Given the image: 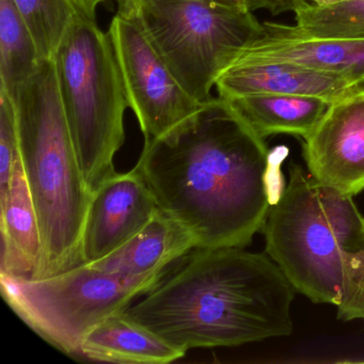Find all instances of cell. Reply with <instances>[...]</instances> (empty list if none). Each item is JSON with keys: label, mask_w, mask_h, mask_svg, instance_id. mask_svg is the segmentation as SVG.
<instances>
[{"label": "cell", "mask_w": 364, "mask_h": 364, "mask_svg": "<svg viewBox=\"0 0 364 364\" xmlns=\"http://www.w3.org/2000/svg\"><path fill=\"white\" fill-rule=\"evenodd\" d=\"M161 281L129 280L82 264L44 279L0 276L4 299L38 336L80 357L87 334Z\"/></svg>", "instance_id": "cell-7"}, {"label": "cell", "mask_w": 364, "mask_h": 364, "mask_svg": "<svg viewBox=\"0 0 364 364\" xmlns=\"http://www.w3.org/2000/svg\"><path fill=\"white\" fill-rule=\"evenodd\" d=\"M39 50L42 60L54 58L74 21L84 14L74 0H14Z\"/></svg>", "instance_id": "cell-18"}, {"label": "cell", "mask_w": 364, "mask_h": 364, "mask_svg": "<svg viewBox=\"0 0 364 364\" xmlns=\"http://www.w3.org/2000/svg\"><path fill=\"white\" fill-rule=\"evenodd\" d=\"M269 63L301 65L364 86V38L312 37L296 25L264 22L231 65Z\"/></svg>", "instance_id": "cell-11"}, {"label": "cell", "mask_w": 364, "mask_h": 364, "mask_svg": "<svg viewBox=\"0 0 364 364\" xmlns=\"http://www.w3.org/2000/svg\"><path fill=\"white\" fill-rule=\"evenodd\" d=\"M282 3L287 4L289 7V10H293V8L295 7L296 4L301 3V1H312L314 3L315 0H280Z\"/></svg>", "instance_id": "cell-26"}, {"label": "cell", "mask_w": 364, "mask_h": 364, "mask_svg": "<svg viewBox=\"0 0 364 364\" xmlns=\"http://www.w3.org/2000/svg\"><path fill=\"white\" fill-rule=\"evenodd\" d=\"M262 232L296 291L336 306L341 321H364V217L353 197L291 164Z\"/></svg>", "instance_id": "cell-3"}, {"label": "cell", "mask_w": 364, "mask_h": 364, "mask_svg": "<svg viewBox=\"0 0 364 364\" xmlns=\"http://www.w3.org/2000/svg\"><path fill=\"white\" fill-rule=\"evenodd\" d=\"M57 82L80 169L92 193L116 173L129 107L109 33L80 14L54 56Z\"/></svg>", "instance_id": "cell-5"}, {"label": "cell", "mask_w": 364, "mask_h": 364, "mask_svg": "<svg viewBox=\"0 0 364 364\" xmlns=\"http://www.w3.org/2000/svg\"><path fill=\"white\" fill-rule=\"evenodd\" d=\"M41 63L33 33L14 0H0V90L14 99Z\"/></svg>", "instance_id": "cell-17"}, {"label": "cell", "mask_w": 364, "mask_h": 364, "mask_svg": "<svg viewBox=\"0 0 364 364\" xmlns=\"http://www.w3.org/2000/svg\"><path fill=\"white\" fill-rule=\"evenodd\" d=\"M304 139L311 178L350 197L364 191V89L333 102Z\"/></svg>", "instance_id": "cell-9"}, {"label": "cell", "mask_w": 364, "mask_h": 364, "mask_svg": "<svg viewBox=\"0 0 364 364\" xmlns=\"http://www.w3.org/2000/svg\"><path fill=\"white\" fill-rule=\"evenodd\" d=\"M185 353L146 328L117 313L93 328L82 345L80 357L112 363H170Z\"/></svg>", "instance_id": "cell-15"}, {"label": "cell", "mask_w": 364, "mask_h": 364, "mask_svg": "<svg viewBox=\"0 0 364 364\" xmlns=\"http://www.w3.org/2000/svg\"><path fill=\"white\" fill-rule=\"evenodd\" d=\"M291 11L298 29L312 37L364 38V0L330 6L301 1Z\"/></svg>", "instance_id": "cell-19"}, {"label": "cell", "mask_w": 364, "mask_h": 364, "mask_svg": "<svg viewBox=\"0 0 364 364\" xmlns=\"http://www.w3.org/2000/svg\"><path fill=\"white\" fill-rule=\"evenodd\" d=\"M0 276L33 279L41 262V232L21 159L9 191L0 200Z\"/></svg>", "instance_id": "cell-14"}, {"label": "cell", "mask_w": 364, "mask_h": 364, "mask_svg": "<svg viewBox=\"0 0 364 364\" xmlns=\"http://www.w3.org/2000/svg\"><path fill=\"white\" fill-rule=\"evenodd\" d=\"M74 1L85 16L95 18L97 7L105 0H74Z\"/></svg>", "instance_id": "cell-22"}, {"label": "cell", "mask_w": 364, "mask_h": 364, "mask_svg": "<svg viewBox=\"0 0 364 364\" xmlns=\"http://www.w3.org/2000/svg\"><path fill=\"white\" fill-rule=\"evenodd\" d=\"M295 293L266 252L197 248L122 313L186 353L289 336Z\"/></svg>", "instance_id": "cell-2"}, {"label": "cell", "mask_w": 364, "mask_h": 364, "mask_svg": "<svg viewBox=\"0 0 364 364\" xmlns=\"http://www.w3.org/2000/svg\"><path fill=\"white\" fill-rule=\"evenodd\" d=\"M20 140L14 100L0 90V200L7 195L20 161Z\"/></svg>", "instance_id": "cell-20"}, {"label": "cell", "mask_w": 364, "mask_h": 364, "mask_svg": "<svg viewBox=\"0 0 364 364\" xmlns=\"http://www.w3.org/2000/svg\"><path fill=\"white\" fill-rule=\"evenodd\" d=\"M249 127L265 139L287 134L306 138L333 102L304 95H244L228 100Z\"/></svg>", "instance_id": "cell-16"}, {"label": "cell", "mask_w": 364, "mask_h": 364, "mask_svg": "<svg viewBox=\"0 0 364 364\" xmlns=\"http://www.w3.org/2000/svg\"><path fill=\"white\" fill-rule=\"evenodd\" d=\"M212 1L218 4V5L233 8V9L248 10L247 0H212Z\"/></svg>", "instance_id": "cell-23"}, {"label": "cell", "mask_w": 364, "mask_h": 364, "mask_svg": "<svg viewBox=\"0 0 364 364\" xmlns=\"http://www.w3.org/2000/svg\"><path fill=\"white\" fill-rule=\"evenodd\" d=\"M133 14L185 90L204 104L238 53L250 43L261 23L248 10L212 0H137Z\"/></svg>", "instance_id": "cell-6"}, {"label": "cell", "mask_w": 364, "mask_h": 364, "mask_svg": "<svg viewBox=\"0 0 364 364\" xmlns=\"http://www.w3.org/2000/svg\"><path fill=\"white\" fill-rule=\"evenodd\" d=\"M228 100L213 97L161 137L144 142L136 169L159 210L197 248H246L272 208V159Z\"/></svg>", "instance_id": "cell-1"}, {"label": "cell", "mask_w": 364, "mask_h": 364, "mask_svg": "<svg viewBox=\"0 0 364 364\" xmlns=\"http://www.w3.org/2000/svg\"><path fill=\"white\" fill-rule=\"evenodd\" d=\"M108 33L144 142L165 135L199 110L202 104L178 82L135 16L118 12Z\"/></svg>", "instance_id": "cell-8"}, {"label": "cell", "mask_w": 364, "mask_h": 364, "mask_svg": "<svg viewBox=\"0 0 364 364\" xmlns=\"http://www.w3.org/2000/svg\"><path fill=\"white\" fill-rule=\"evenodd\" d=\"M345 1H349V0H315V5L318 6H330L336 5V4L345 3Z\"/></svg>", "instance_id": "cell-25"}, {"label": "cell", "mask_w": 364, "mask_h": 364, "mask_svg": "<svg viewBox=\"0 0 364 364\" xmlns=\"http://www.w3.org/2000/svg\"><path fill=\"white\" fill-rule=\"evenodd\" d=\"M136 1H137V0H117V3H118L119 6L118 12H127V10L133 7Z\"/></svg>", "instance_id": "cell-24"}, {"label": "cell", "mask_w": 364, "mask_h": 364, "mask_svg": "<svg viewBox=\"0 0 364 364\" xmlns=\"http://www.w3.org/2000/svg\"><path fill=\"white\" fill-rule=\"evenodd\" d=\"M197 249L193 234L163 210L118 250L90 265L129 280H159Z\"/></svg>", "instance_id": "cell-13"}, {"label": "cell", "mask_w": 364, "mask_h": 364, "mask_svg": "<svg viewBox=\"0 0 364 364\" xmlns=\"http://www.w3.org/2000/svg\"><path fill=\"white\" fill-rule=\"evenodd\" d=\"M159 210L156 201L136 168L116 173L93 193L82 235V264L118 250L141 231Z\"/></svg>", "instance_id": "cell-10"}, {"label": "cell", "mask_w": 364, "mask_h": 364, "mask_svg": "<svg viewBox=\"0 0 364 364\" xmlns=\"http://www.w3.org/2000/svg\"><path fill=\"white\" fill-rule=\"evenodd\" d=\"M247 6L249 11L251 12L266 9L272 11V14H278L282 10H289V6L280 0H247Z\"/></svg>", "instance_id": "cell-21"}, {"label": "cell", "mask_w": 364, "mask_h": 364, "mask_svg": "<svg viewBox=\"0 0 364 364\" xmlns=\"http://www.w3.org/2000/svg\"><path fill=\"white\" fill-rule=\"evenodd\" d=\"M12 100L41 232V262L33 279L48 278L82 265V229L93 193L80 169L54 59L42 60Z\"/></svg>", "instance_id": "cell-4"}, {"label": "cell", "mask_w": 364, "mask_h": 364, "mask_svg": "<svg viewBox=\"0 0 364 364\" xmlns=\"http://www.w3.org/2000/svg\"><path fill=\"white\" fill-rule=\"evenodd\" d=\"M219 97L225 100L244 95H272L317 97L338 101L364 89L343 76L291 63H233L216 82Z\"/></svg>", "instance_id": "cell-12"}]
</instances>
